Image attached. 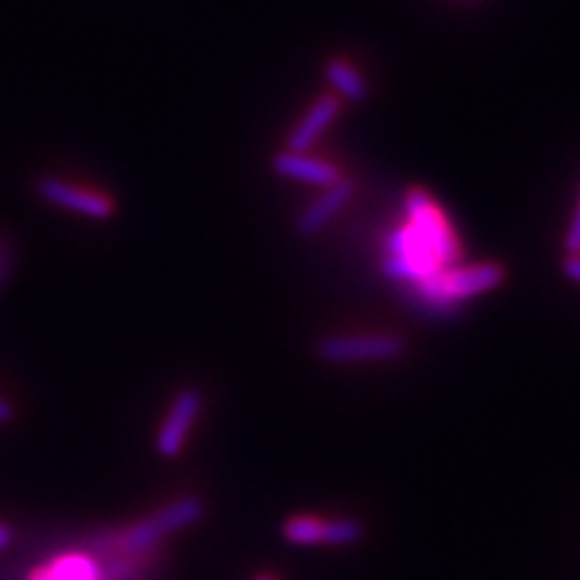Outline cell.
Wrapping results in <instances>:
<instances>
[{
	"mask_svg": "<svg viewBox=\"0 0 580 580\" xmlns=\"http://www.w3.org/2000/svg\"><path fill=\"white\" fill-rule=\"evenodd\" d=\"M283 540L296 547H312L324 544V520L310 518V516H296L288 518L281 528Z\"/></svg>",
	"mask_w": 580,
	"mask_h": 580,
	"instance_id": "30bf717a",
	"label": "cell"
},
{
	"mask_svg": "<svg viewBox=\"0 0 580 580\" xmlns=\"http://www.w3.org/2000/svg\"><path fill=\"white\" fill-rule=\"evenodd\" d=\"M324 78L331 88H334L339 100L347 102H363L368 97V82L361 76L358 68H353L349 61L343 59H334L324 66Z\"/></svg>",
	"mask_w": 580,
	"mask_h": 580,
	"instance_id": "9c48e42d",
	"label": "cell"
},
{
	"mask_svg": "<svg viewBox=\"0 0 580 580\" xmlns=\"http://www.w3.org/2000/svg\"><path fill=\"white\" fill-rule=\"evenodd\" d=\"M363 534H366L363 522L356 520V518L324 520V544L349 547V544L361 542Z\"/></svg>",
	"mask_w": 580,
	"mask_h": 580,
	"instance_id": "7c38bea8",
	"label": "cell"
},
{
	"mask_svg": "<svg viewBox=\"0 0 580 580\" xmlns=\"http://www.w3.org/2000/svg\"><path fill=\"white\" fill-rule=\"evenodd\" d=\"M382 273L387 276V279L407 281V283H419L428 276L419 264H413L411 259L397 257V254H390L382 261Z\"/></svg>",
	"mask_w": 580,
	"mask_h": 580,
	"instance_id": "4fadbf2b",
	"label": "cell"
},
{
	"mask_svg": "<svg viewBox=\"0 0 580 580\" xmlns=\"http://www.w3.org/2000/svg\"><path fill=\"white\" fill-rule=\"evenodd\" d=\"M37 191L41 199L51 206H57V209L71 211L76 216L90 218V220H107V218H112L117 211L114 199L107 197L104 191L78 187L59 177H41L37 182Z\"/></svg>",
	"mask_w": 580,
	"mask_h": 580,
	"instance_id": "277c9868",
	"label": "cell"
},
{
	"mask_svg": "<svg viewBox=\"0 0 580 580\" xmlns=\"http://www.w3.org/2000/svg\"><path fill=\"white\" fill-rule=\"evenodd\" d=\"M47 573L51 580H100V569L86 557H63L53 561Z\"/></svg>",
	"mask_w": 580,
	"mask_h": 580,
	"instance_id": "8fae6325",
	"label": "cell"
},
{
	"mask_svg": "<svg viewBox=\"0 0 580 580\" xmlns=\"http://www.w3.org/2000/svg\"><path fill=\"white\" fill-rule=\"evenodd\" d=\"M341 112V100L337 94H322L320 100H317L310 109L308 114L300 119L298 127L290 131L288 136V148L286 150H293V153H308L310 146H314L317 138H320L331 123L337 121Z\"/></svg>",
	"mask_w": 580,
	"mask_h": 580,
	"instance_id": "52a82bcc",
	"label": "cell"
},
{
	"mask_svg": "<svg viewBox=\"0 0 580 580\" xmlns=\"http://www.w3.org/2000/svg\"><path fill=\"white\" fill-rule=\"evenodd\" d=\"M317 358L324 363H363V361H397L407 353V341L397 334H349L324 337L314 347Z\"/></svg>",
	"mask_w": 580,
	"mask_h": 580,
	"instance_id": "3957f363",
	"label": "cell"
},
{
	"mask_svg": "<svg viewBox=\"0 0 580 580\" xmlns=\"http://www.w3.org/2000/svg\"><path fill=\"white\" fill-rule=\"evenodd\" d=\"M271 168L283 179H296V182L324 187V189L337 184L341 179L339 170L331 162L312 158L308 153H293V150H283V153L273 156Z\"/></svg>",
	"mask_w": 580,
	"mask_h": 580,
	"instance_id": "8992f818",
	"label": "cell"
},
{
	"mask_svg": "<svg viewBox=\"0 0 580 580\" xmlns=\"http://www.w3.org/2000/svg\"><path fill=\"white\" fill-rule=\"evenodd\" d=\"M563 250L569 257H580V206L578 211L571 220V228L566 232V240H563Z\"/></svg>",
	"mask_w": 580,
	"mask_h": 580,
	"instance_id": "5bb4252c",
	"label": "cell"
},
{
	"mask_svg": "<svg viewBox=\"0 0 580 580\" xmlns=\"http://www.w3.org/2000/svg\"><path fill=\"white\" fill-rule=\"evenodd\" d=\"M407 213L411 230L419 234V240L436 257L438 264L443 269L458 264L460 244L454 240L446 216L440 213L438 206L428 197V191L411 189L407 193Z\"/></svg>",
	"mask_w": 580,
	"mask_h": 580,
	"instance_id": "7a4b0ae2",
	"label": "cell"
},
{
	"mask_svg": "<svg viewBox=\"0 0 580 580\" xmlns=\"http://www.w3.org/2000/svg\"><path fill=\"white\" fill-rule=\"evenodd\" d=\"M12 417H16V409H12L8 399L0 397V423H10Z\"/></svg>",
	"mask_w": 580,
	"mask_h": 580,
	"instance_id": "2e32d148",
	"label": "cell"
},
{
	"mask_svg": "<svg viewBox=\"0 0 580 580\" xmlns=\"http://www.w3.org/2000/svg\"><path fill=\"white\" fill-rule=\"evenodd\" d=\"M203 513L206 506L199 496H184V499H177L156 510L153 516H148L141 522L131 524V528L121 530L117 537L119 549L127 551V554H146V551L158 547L164 537L191 528L193 522L203 518Z\"/></svg>",
	"mask_w": 580,
	"mask_h": 580,
	"instance_id": "6da1fadb",
	"label": "cell"
},
{
	"mask_svg": "<svg viewBox=\"0 0 580 580\" xmlns=\"http://www.w3.org/2000/svg\"><path fill=\"white\" fill-rule=\"evenodd\" d=\"M30 580H51V576L47 573V569H37V571L30 576Z\"/></svg>",
	"mask_w": 580,
	"mask_h": 580,
	"instance_id": "ac0fdd59",
	"label": "cell"
},
{
	"mask_svg": "<svg viewBox=\"0 0 580 580\" xmlns=\"http://www.w3.org/2000/svg\"><path fill=\"white\" fill-rule=\"evenodd\" d=\"M561 271H563L566 279L580 283V257H566Z\"/></svg>",
	"mask_w": 580,
	"mask_h": 580,
	"instance_id": "9a60e30c",
	"label": "cell"
},
{
	"mask_svg": "<svg viewBox=\"0 0 580 580\" xmlns=\"http://www.w3.org/2000/svg\"><path fill=\"white\" fill-rule=\"evenodd\" d=\"M351 193H353V182H349V179H339L337 184L327 187L322 197H317L308 209L300 213L296 223L300 238H312V234L320 232L329 220L349 203Z\"/></svg>",
	"mask_w": 580,
	"mask_h": 580,
	"instance_id": "ba28073f",
	"label": "cell"
},
{
	"mask_svg": "<svg viewBox=\"0 0 580 580\" xmlns=\"http://www.w3.org/2000/svg\"><path fill=\"white\" fill-rule=\"evenodd\" d=\"M254 580H273L271 576H259V578H254Z\"/></svg>",
	"mask_w": 580,
	"mask_h": 580,
	"instance_id": "d6986e66",
	"label": "cell"
},
{
	"mask_svg": "<svg viewBox=\"0 0 580 580\" xmlns=\"http://www.w3.org/2000/svg\"><path fill=\"white\" fill-rule=\"evenodd\" d=\"M199 411H201L199 390H193V387H184V390L174 397L168 419L162 421L160 431H158L156 450L160 458L172 460L179 452H182L191 426L199 419Z\"/></svg>",
	"mask_w": 580,
	"mask_h": 580,
	"instance_id": "5b68a950",
	"label": "cell"
},
{
	"mask_svg": "<svg viewBox=\"0 0 580 580\" xmlns=\"http://www.w3.org/2000/svg\"><path fill=\"white\" fill-rule=\"evenodd\" d=\"M10 542H12V530L8 528V524L0 522V549L10 547Z\"/></svg>",
	"mask_w": 580,
	"mask_h": 580,
	"instance_id": "e0dca14e",
	"label": "cell"
}]
</instances>
